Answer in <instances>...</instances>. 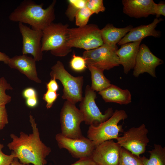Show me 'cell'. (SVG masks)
Returning a JSON list of instances; mask_svg holds the SVG:
<instances>
[{
  "instance_id": "6da1fadb",
  "label": "cell",
  "mask_w": 165,
  "mask_h": 165,
  "mask_svg": "<svg viewBox=\"0 0 165 165\" xmlns=\"http://www.w3.org/2000/svg\"><path fill=\"white\" fill-rule=\"evenodd\" d=\"M29 122L32 133L28 134L21 131L19 136L11 134L12 141L8 144L7 147L22 163L45 165L47 163L46 158L51 152V149L41 140L37 123L31 113Z\"/></svg>"
},
{
  "instance_id": "7a4b0ae2",
  "label": "cell",
  "mask_w": 165,
  "mask_h": 165,
  "mask_svg": "<svg viewBox=\"0 0 165 165\" xmlns=\"http://www.w3.org/2000/svg\"><path fill=\"white\" fill-rule=\"evenodd\" d=\"M56 2V0H53L44 9L42 3L38 4L31 0H24L10 14L9 19L12 21L29 24L32 29L43 31L55 19Z\"/></svg>"
},
{
  "instance_id": "3957f363",
  "label": "cell",
  "mask_w": 165,
  "mask_h": 165,
  "mask_svg": "<svg viewBox=\"0 0 165 165\" xmlns=\"http://www.w3.org/2000/svg\"><path fill=\"white\" fill-rule=\"evenodd\" d=\"M68 28L67 24L53 22L42 31V52L50 51L56 57L67 55L72 50L68 45Z\"/></svg>"
},
{
  "instance_id": "277c9868",
  "label": "cell",
  "mask_w": 165,
  "mask_h": 165,
  "mask_svg": "<svg viewBox=\"0 0 165 165\" xmlns=\"http://www.w3.org/2000/svg\"><path fill=\"white\" fill-rule=\"evenodd\" d=\"M51 69L50 73L51 79L59 80L63 86L62 98L75 105L80 102L83 97V77H74L72 75L65 69L62 63L59 61Z\"/></svg>"
},
{
  "instance_id": "5b68a950",
  "label": "cell",
  "mask_w": 165,
  "mask_h": 165,
  "mask_svg": "<svg viewBox=\"0 0 165 165\" xmlns=\"http://www.w3.org/2000/svg\"><path fill=\"white\" fill-rule=\"evenodd\" d=\"M127 117L124 110H116L106 121L97 125L90 126L87 138L92 141L95 147L105 141L116 139L119 133L123 131L122 125H118L119 122Z\"/></svg>"
},
{
  "instance_id": "8992f818",
  "label": "cell",
  "mask_w": 165,
  "mask_h": 165,
  "mask_svg": "<svg viewBox=\"0 0 165 165\" xmlns=\"http://www.w3.org/2000/svg\"><path fill=\"white\" fill-rule=\"evenodd\" d=\"M103 44L100 29L97 25L89 24L68 29V45L71 48H82L87 51L98 48Z\"/></svg>"
},
{
  "instance_id": "52a82bcc",
  "label": "cell",
  "mask_w": 165,
  "mask_h": 165,
  "mask_svg": "<svg viewBox=\"0 0 165 165\" xmlns=\"http://www.w3.org/2000/svg\"><path fill=\"white\" fill-rule=\"evenodd\" d=\"M84 121L83 116L75 105L66 100L60 114L61 133L64 137L72 139L79 138L83 136L80 129Z\"/></svg>"
},
{
  "instance_id": "ba28073f",
  "label": "cell",
  "mask_w": 165,
  "mask_h": 165,
  "mask_svg": "<svg viewBox=\"0 0 165 165\" xmlns=\"http://www.w3.org/2000/svg\"><path fill=\"white\" fill-rule=\"evenodd\" d=\"M96 92L89 85H86L84 96L82 97L79 105V109L86 125H97L107 120L113 113L112 108H110L103 114L96 103Z\"/></svg>"
},
{
  "instance_id": "9c48e42d",
  "label": "cell",
  "mask_w": 165,
  "mask_h": 165,
  "mask_svg": "<svg viewBox=\"0 0 165 165\" xmlns=\"http://www.w3.org/2000/svg\"><path fill=\"white\" fill-rule=\"evenodd\" d=\"M116 45L112 46L103 44L96 48L85 51L82 53L87 66L91 65L103 71L119 65L116 52Z\"/></svg>"
},
{
  "instance_id": "30bf717a",
  "label": "cell",
  "mask_w": 165,
  "mask_h": 165,
  "mask_svg": "<svg viewBox=\"0 0 165 165\" xmlns=\"http://www.w3.org/2000/svg\"><path fill=\"white\" fill-rule=\"evenodd\" d=\"M148 130L145 124L137 127H132L124 132L122 137H118L117 142L121 147L139 157L144 153L149 142L147 134Z\"/></svg>"
},
{
  "instance_id": "8fae6325",
  "label": "cell",
  "mask_w": 165,
  "mask_h": 165,
  "mask_svg": "<svg viewBox=\"0 0 165 165\" xmlns=\"http://www.w3.org/2000/svg\"><path fill=\"white\" fill-rule=\"evenodd\" d=\"M55 139L60 149H67L75 158L81 159L91 157L95 147L92 141L83 136L80 138L72 139L57 134Z\"/></svg>"
},
{
  "instance_id": "7c38bea8",
  "label": "cell",
  "mask_w": 165,
  "mask_h": 165,
  "mask_svg": "<svg viewBox=\"0 0 165 165\" xmlns=\"http://www.w3.org/2000/svg\"><path fill=\"white\" fill-rule=\"evenodd\" d=\"M18 27L22 36L23 54H31L36 61L41 60L42 31L31 28L21 23H18Z\"/></svg>"
},
{
  "instance_id": "4fadbf2b",
  "label": "cell",
  "mask_w": 165,
  "mask_h": 165,
  "mask_svg": "<svg viewBox=\"0 0 165 165\" xmlns=\"http://www.w3.org/2000/svg\"><path fill=\"white\" fill-rule=\"evenodd\" d=\"M163 63V61L153 54L147 45L142 44L140 45L136 57L133 75L138 77L146 72L156 77V68Z\"/></svg>"
},
{
  "instance_id": "5bb4252c",
  "label": "cell",
  "mask_w": 165,
  "mask_h": 165,
  "mask_svg": "<svg viewBox=\"0 0 165 165\" xmlns=\"http://www.w3.org/2000/svg\"><path fill=\"white\" fill-rule=\"evenodd\" d=\"M121 148L113 140H107L95 147L91 157L97 165H118Z\"/></svg>"
},
{
  "instance_id": "9a60e30c",
  "label": "cell",
  "mask_w": 165,
  "mask_h": 165,
  "mask_svg": "<svg viewBox=\"0 0 165 165\" xmlns=\"http://www.w3.org/2000/svg\"><path fill=\"white\" fill-rule=\"evenodd\" d=\"M163 20L156 18L151 23L147 25L133 28L130 31L117 43L119 46L131 42L141 41L144 38L148 36L159 38L161 35L160 31L155 28L158 24Z\"/></svg>"
},
{
  "instance_id": "2e32d148",
  "label": "cell",
  "mask_w": 165,
  "mask_h": 165,
  "mask_svg": "<svg viewBox=\"0 0 165 165\" xmlns=\"http://www.w3.org/2000/svg\"><path fill=\"white\" fill-rule=\"evenodd\" d=\"M36 61L33 57L23 54L10 58L7 65L11 68L18 70L30 80L40 83L42 81L38 77Z\"/></svg>"
},
{
  "instance_id": "e0dca14e",
  "label": "cell",
  "mask_w": 165,
  "mask_h": 165,
  "mask_svg": "<svg viewBox=\"0 0 165 165\" xmlns=\"http://www.w3.org/2000/svg\"><path fill=\"white\" fill-rule=\"evenodd\" d=\"M123 13L129 16L136 18L147 17L155 15L153 0H123Z\"/></svg>"
},
{
  "instance_id": "ac0fdd59",
  "label": "cell",
  "mask_w": 165,
  "mask_h": 165,
  "mask_svg": "<svg viewBox=\"0 0 165 165\" xmlns=\"http://www.w3.org/2000/svg\"><path fill=\"white\" fill-rule=\"evenodd\" d=\"M141 42H131L123 44L116 52L119 64L123 66L124 72L126 74L134 66Z\"/></svg>"
},
{
  "instance_id": "d6986e66",
  "label": "cell",
  "mask_w": 165,
  "mask_h": 165,
  "mask_svg": "<svg viewBox=\"0 0 165 165\" xmlns=\"http://www.w3.org/2000/svg\"><path fill=\"white\" fill-rule=\"evenodd\" d=\"M98 94L106 102L127 105L131 102V94L128 90L122 89L113 84Z\"/></svg>"
},
{
  "instance_id": "ffe728a7",
  "label": "cell",
  "mask_w": 165,
  "mask_h": 165,
  "mask_svg": "<svg viewBox=\"0 0 165 165\" xmlns=\"http://www.w3.org/2000/svg\"><path fill=\"white\" fill-rule=\"evenodd\" d=\"M133 28L132 26L129 25L123 28H117L112 24H107L100 29L103 44L112 46L116 45Z\"/></svg>"
},
{
  "instance_id": "44dd1931",
  "label": "cell",
  "mask_w": 165,
  "mask_h": 165,
  "mask_svg": "<svg viewBox=\"0 0 165 165\" xmlns=\"http://www.w3.org/2000/svg\"><path fill=\"white\" fill-rule=\"evenodd\" d=\"M87 67L91 74L90 87L92 90L99 92L110 86L111 82L104 75L103 70L91 65Z\"/></svg>"
},
{
  "instance_id": "7402d4cb",
  "label": "cell",
  "mask_w": 165,
  "mask_h": 165,
  "mask_svg": "<svg viewBox=\"0 0 165 165\" xmlns=\"http://www.w3.org/2000/svg\"><path fill=\"white\" fill-rule=\"evenodd\" d=\"M148 152L149 158L144 156L141 158L143 165H165V147L154 144V148Z\"/></svg>"
},
{
  "instance_id": "603a6c76",
  "label": "cell",
  "mask_w": 165,
  "mask_h": 165,
  "mask_svg": "<svg viewBox=\"0 0 165 165\" xmlns=\"http://www.w3.org/2000/svg\"><path fill=\"white\" fill-rule=\"evenodd\" d=\"M118 165H143L141 158L133 154L125 148L120 149Z\"/></svg>"
},
{
  "instance_id": "cb8c5ba5",
  "label": "cell",
  "mask_w": 165,
  "mask_h": 165,
  "mask_svg": "<svg viewBox=\"0 0 165 165\" xmlns=\"http://www.w3.org/2000/svg\"><path fill=\"white\" fill-rule=\"evenodd\" d=\"M86 0H68L65 14L70 21H73L78 12L85 6Z\"/></svg>"
},
{
  "instance_id": "d4e9b609",
  "label": "cell",
  "mask_w": 165,
  "mask_h": 165,
  "mask_svg": "<svg viewBox=\"0 0 165 165\" xmlns=\"http://www.w3.org/2000/svg\"><path fill=\"white\" fill-rule=\"evenodd\" d=\"M13 88L4 77L0 78V105H6L11 101V97L7 94L6 90H12Z\"/></svg>"
},
{
  "instance_id": "484cf974",
  "label": "cell",
  "mask_w": 165,
  "mask_h": 165,
  "mask_svg": "<svg viewBox=\"0 0 165 165\" xmlns=\"http://www.w3.org/2000/svg\"><path fill=\"white\" fill-rule=\"evenodd\" d=\"M93 13L86 6L80 9L77 13L75 19V24L78 27L87 24L89 19Z\"/></svg>"
},
{
  "instance_id": "4316f807",
  "label": "cell",
  "mask_w": 165,
  "mask_h": 165,
  "mask_svg": "<svg viewBox=\"0 0 165 165\" xmlns=\"http://www.w3.org/2000/svg\"><path fill=\"white\" fill-rule=\"evenodd\" d=\"M70 64L72 69L76 72H82L87 68L84 58L82 57L76 56L74 53L72 55Z\"/></svg>"
},
{
  "instance_id": "83f0119b",
  "label": "cell",
  "mask_w": 165,
  "mask_h": 165,
  "mask_svg": "<svg viewBox=\"0 0 165 165\" xmlns=\"http://www.w3.org/2000/svg\"><path fill=\"white\" fill-rule=\"evenodd\" d=\"M85 6L93 14L103 12L105 9L102 0H86Z\"/></svg>"
},
{
  "instance_id": "f1b7e54d",
  "label": "cell",
  "mask_w": 165,
  "mask_h": 165,
  "mask_svg": "<svg viewBox=\"0 0 165 165\" xmlns=\"http://www.w3.org/2000/svg\"><path fill=\"white\" fill-rule=\"evenodd\" d=\"M59 95L57 92L47 90L44 94L42 99L46 102V107L47 109L51 108Z\"/></svg>"
},
{
  "instance_id": "f546056e",
  "label": "cell",
  "mask_w": 165,
  "mask_h": 165,
  "mask_svg": "<svg viewBox=\"0 0 165 165\" xmlns=\"http://www.w3.org/2000/svg\"><path fill=\"white\" fill-rule=\"evenodd\" d=\"M4 147L3 145L0 143V165H10L16 157V155L13 152L10 155L4 153L2 150Z\"/></svg>"
},
{
  "instance_id": "4dcf8cb0",
  "label": "cell",
  "mask_w": 165,
  "mask_h": 165,
  "mask_svg": "<svg viewBox=\"0 0 165 165\" xmlns=\"http://www.w3.org/2000/svg\"><path fill=\"white\" fill-rule=\"evenodd\" d=\"M9 123L5 105H0V130L3 129Z\"/></svg>"
},
{
  "instance_id": "1f68e13d",
  "label": "cell",
  "mask_w": 165,
  "mask_h": 165,
  "mask_svg": "<svg viewBox=\"0 0 165 165\" xmlns=\"http://www.w3.org/2000/svg\"><path fill=\"white\" fill-rule=\"evenodd\" d=\"M154 13L156 15V18L161 15L165 16V4L164 3L156 4L154 6Z\"/></svg>"
},
{
  "instance_id": "d6a6232c",
  "label": "cell",
  "mask_w": 165,
  "mask_h": 165,
  "mask_svg": "<svg viewBox=\"0 0 165 165\" xmlns=\"http://www.w3.org/2000/svg\"><path fill=\"white\" fill-rule=\"evenodd\" d=\"M22 95L25 99L37 97L36 90L32 87H28L24 89L22 92Z\"/></svg>"
},
{
  "instance_id": "836d02e7",
  "label": "cell",
  "mask_w": 165,
  "mask_h": 165,
  "mask_svg": "<svg viewBox=\"0 0 165 165\" xmlns=\"http://www.w3.org/2000/svg\"><path fill=\"white\" fill-rule=\"evenodd\" d=\"M71 165H97L92 160L91 157L80 159L75 163Z\"/></svg>"
},
{
  "instance_id": "e575fe53",
  "label": "cell",
  "mask_w": 165,
  "mask_h": 165,
  "mask_svg": "<svg viewBox=\"0 0 165 165\" xmlns=\"http://www.w3.org/2000/svg\"><path fill=\"white\" fill-rule=\"evenodd\" d=\"M46 87L47 90L57 92L59 90V85L56 79H51L50 81L46 83Z\"/></svg>"
},
{
  "instance_id": "d590c367",
  "label": "cell",
  "mask_w": 165,
  "mask_h": 165,
  "mask_svg": "<svg viewBox=\"0 0 165 165\" xmlns=\"http://www.w3.org/2000/svg\"><path fill=\"white\" fill-rule=\"evenodd\" d=\"M37 97H33L26 99L25 104L29 107L33 108L36 107L38 104Z\"/></svg>"
},
{
  "instance_id": "8d00e7d4",
  "label": "cell",
  "mask_w": 165,
  "mask_h": 165,
  "mask_svg": "<svg viewBox=\"0 0 165 165\" xmlns=\"http://www.w3.org/2000/svg\"><path fill=\"white\" fill-rule=\"evenodd\" d=\"M10 57L4 53L0 51V61L7 64Z\"/></svg>"
},
{
  "instance_id": "74e56055",
  "label": "cell",
  "mask_w": 165,
  "mask_h": 165,
  "mask_svg": "<svg viewBox=\"0 0 165 165\" xmlns=\"http://www.w3.org/2000/svg\"><path fill=\"white\" fill-rule=\"evenodd\" d=\"M10 165H29V164H24L21 163L18 158L16 157Z\"/></svg>"
}]
</instances>
